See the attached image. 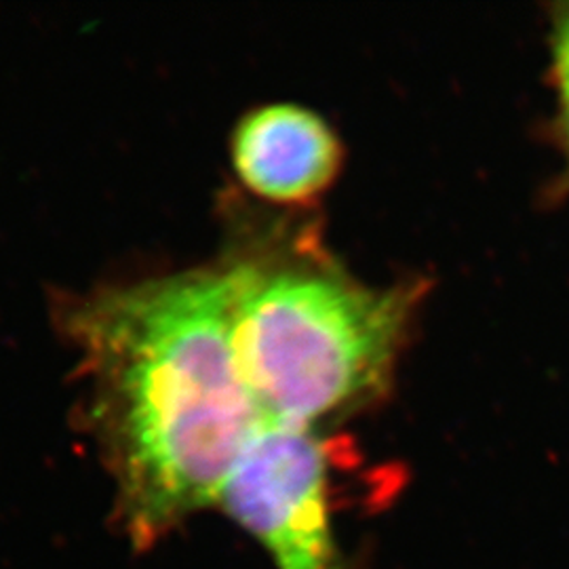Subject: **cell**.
Here are the masks:
<instances>
[{"label":"cell","mask_w":569,"mask_h":569,"mask_svg":"<svg viewBox=\"0 0 569 569\" xmlns=\"http://www.w3.org/2000/svg\"><path fill=\"white\" fill-rule=\"evenodd\" d=\"M230 300V270L186 272L110 289L70 317L140 547L218 505L266 420L234 361Z\"/></svg>","instance_id":"1"},{"label":"cell","mask_w":569,"mask_h":569,"mask_svg":"<svg viewBox=\"0 0 569 569\" xmlns=\"http://www.w3.org/2000/svg\"><path fill=\"white\" fill-rule=\"evenodd\" d=\"M234 361L266 420L312 427L385 387L411 298L312 270L232 268Z\"/></svg>","instance_id":"2"},{"label":"cell","mask_w":569,"mask_h":569,"mask_svg":"<svg viewBox=\"0 0 569 569\" xmlns=\"http://www.w3.org/2000/svg\"><path fill=\"white\" fill-rule=\"evenodd\" d=\"M218 507L264 547L277 569H340L327 451L312 427L264 420L228 475Z\"/></svg>","instance_id":"3"},{"label":"cell","mask_w":569,"mask_h":569,"mask_svg":"<svg viewBox=\"0 0 569 569\" xmlns=\"http://www.w3.org/2000/svg\"><path fill=\"white\" fill-rule=\"evenodd\" d=\"M232 159L251 190L270 201L296 203L331 182L340 164V143L315 112L293 103H270L237 127Z\"/></svg>","instance_id":"4"},{"label":"cell","mask_w":569,"mask_h":569,"mask_svg":"<svg viewBox=\"0 0 569 569\" xmlns=\"http://www.w3.org/2000/svg\"><path fill=\"white\" fill-rule=\"evenodd\" d=\"M552 56H555V77L559 87L561 100V114L569 143V13L557 21L555 37H552Z\"/></svg>","instance_id":"5"}]
</instances>
